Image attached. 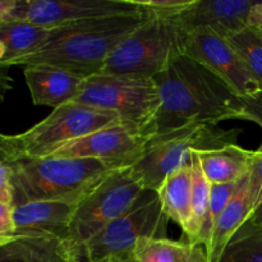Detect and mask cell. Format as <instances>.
<instances>
[{
  "label": "cell",
  "instance_id": "1",
  "mask_svg": "<svg viewBox=\"0 0 262 262\" xmlns=\"http://www.w3.org/2000/svg\"><path fill=\"white\" fill-rule=\"evenodd\" d=\"M154 79L160 95L155 135L193 123L219 124L223 120L237 119L241 112V97L184 54Z\"/></svg>",
  "mask_w": 262,
  "mask_h": 262
},
{
  "label": "cell",
  "instance_id": "2",
  "mask_svg": "<svg viewBox=\"0 0 262 262\" xmlns=\"http://www.w3.org/2000/svg\"><path fill=\"white\" fill-rule=\"evenodd\" d=\"M148 18L141 9L51 28L43 45L10 67H56L86 78L100 73L112 51Z\"/></svg>",
  "mask_w": 262,
  "mask_h": 262
},
{
  "label": "cell",
  "instance_id": "3",
  "mask_svg": "<svg viewBox=\"0 0 262 262\" xmlns=\"http://www.w3.org/2000/svg\"><path fill=\"white\" fill-rule=\"evenodd\" d=\"M13 207L31 201H81L118 166L87 158H20L10 164Z\"/></svg>",
  "mask_w": 262,
  "mask_h": 262
},
{
  "label": "cell",
  "instance_id": "4",
  "mask_svg": "<svg viewBox=\"0 0 262 262\" xmlns=\"http://www.w3.org/2000/svg\"><path fill=\"white\" fill-rule=\"evenodd\" d=\"M241 129H224L212 123H193L148 140L140 160L130 166L136 178L148 191H158L164 179L191 161L192 152L237 145Z\"/></svg>",
  "mask_w": 262,
  "mask_h": 262
},
{
  "label": "cell",
  "instance_id": "5",
  "mask_svg": "<svg viewBox=\"0 0 262 262\" xmlns=\"http://www.w3.org/2000/svg\"><path fill=\"white\" fill-rule=\"evenodd\" d=\"M73 102L112 113L145 135H155L160 95L154 77L96 73L84 78Z\"/></svg>",
  "mask_w": 262,
  "mask_h": 262
},
{
  "label": "cell",
  "instance_id": "6",
  "mask_svg": "<svg viewBox=\"0 0 262 262\" xmlns=\"http://www.w3.org/2000/svg\"><path fill=\"white\" fill-rule=\"evenodd\" d=\"M168 224L158 193L145 189L128 211L84 243L69 260L128 262L141 238H168Z\"/></svg>",
  "mask_w": 262,
  "mask_h": 262
},
{
  "label": "cell",
  "instance_id": "7",
  "mask_svg": "<svg viewBox=\"0 0 262 262\" xmlns=\"http://www.w3.org/2000/svg\"><path fill=\"white\" fill-rule=\"evenodd\" d=\"M186 33L176 20L148 18L112 51L100 73L155 77L183 55Z\"/></svg>",
  "mask_w": 262,
  "mask_h": 262
},
{
  "label": "cell",
  "instance_id": "8",
  "mask_svg": "<svg viewBox=\"0 0 262 262\" xmlns=\"http://www.w3.org/2000/svg\"><path fill=\"white\" fill-rule=\"evenodd\" d=\"M145 188L130 168H120L97 184L81 200L71 223L66 241L68 256L101 232L106 225L132 207Z\"/></svg>",
  "mask_w": 262,
  "mask_h": 262
},
{
  "label": "cell",
  "instance_id": "9",
  "mask_svg": "<svg viewBox=\"0 0 262 262\" xmlns=\"http://www.w3.org/2000/svg\"><path fill=\"white\" fill-rule=\"evenodd\" d=\"M120 120L112 113L69 102L26 132L14 135L22 158H46L61 146Z\"/></svg>",
  "mask_w": 262,
  "mask_h": 262
},
{
  "label": "cell",
  "instance_id": "10",
  "mask_svg": "<svg viewBox=\"0 0 262 262\" xmlns=\"http://www.w3.org/2000/svg\"><path fill=\"white\" fill-rule=\"evenodd\" d=\"M184 55L215 74L237 96H251L262 90L227 38L210 28L187 31Z\"/></svg>",
  "mask_w": 262,
  "mask_h": 262
},
{
  "label": "cell",
  "instance_id": "11",
  "mask_svg": "<svg viewBox=\"0 0 262 262\" xmlns=\"http://www.w3.org/2000/svg\"><path fill=\"white\" fill-rule=\"evenodd\" d=\"M141 10L133 0H15L4 19L45 28Z\"/></svg>",
  "mask_w": 262,
  "mask_h": 262
},
{
  "label": "cell",
  "instance_id": "12",
  "mask_svg": "<svg viewBox=\"0 0 262 262\" xmlns=\"http://www.w3.org/2000/svg\"><path fill=\"white\" fill-rule=\"evenodd\" d=\"M150 136L118 120L54 151L50 156L97 159L118 168H130L142 156Z\"/></svg>",
  "mask_w": 262,
  "mask_h": 262
},
{
  "label": "cell",
  "instance_id": "13",
  "mask_svg": "<svg viewBox=\"0 0 262 262\" xmlns=\"http://www.w3.org/2000/svg\"><path fill=\"white\" fill-rule=\"evenodd\" d=\"M262 192V147L253 154L247 176L241 181L237 191L217 219L212 233L207 256L209 262H216L229 241L251 219L257 207Z\"/></svg>",
  "mask_w": 262,
  "mask_h": 262
},
{
  "label": "cell",
  "instance_id": "14",
  "mask_svg": "<svg viewBox=\"0 0 262 262\" xmlns=\"http://www.w3.org/2000/svg\"><path fill=\"white\" fill-rule=\"evenodd\" d=\"M81 201H31L13 207L14 238H53L66 242Z\"/></svg>",
  "mask_w": 262,
  "mask_h": 262
},
{
  "label": "cell",
  "instance_id": "15",
  "mask_svg": "<svg viewBox=\"0 0 262 262\" xmlns=\"http://www.w3.org/2000/svg\"><path fill=\"white\" fill-rule=\"evenodd\" d=\"M252 0H193L176 22L186 31L210 28L222 36L235 33L250 26Z\"/></svg>",
  "mask_w": 262,
  "mask_h": 262
},
{
  "label": "cell",
  "instance_id": "16",
  "mask_svg": "<svg viewBox=\"0 0 262 262\" xmlns=\"http://www.w3.org/2000/svg\"><path fill=\"white\" fill-rule=\"evenodd\" d=\"M23 76L33 104L53 110L73 102L84 82L79 74L49 66L26 67Z\"/></svg>",
  "mask_w": 262,
  "mask_h": 262
},
{
  "label": "cell",
  "instance_id": "17",
  "mask_svg": "<svg viewBox=\"0 0 262 262\" xmlns=\"http://www.w3.org/2000/svg\"><path fill=\"white\" fill-rule=\"evenodd\" d=\"M163 211L169 220L182 228L187 241L193 243L194 224L192 211L191 161L169 174L156 191ZM194 245V243H193Z\"/></svg>",
  "mask_w": 262,
  "mask_h": 262
},
{
  "label": "cell",
  "instance_id": "18",
  "mask_svg": "<svg viewBox=\"0 0 262 262\" xmlns=\"http://www.w3.org/2000/svg\"><path fill=\"white\" fill-rule=\"evenodd\" d=\"M253 154L255 151L230 145L217 150L197 152V156L210 184H225L239 182L247 176Z\"/></svg>",
  "mask_w": 262,
  "mask_h": 262
},
{
  "label": "cell",
  "instance_id": "19",
  "mask_svg": "<svg viewBox=\"0 0 262 262\" xmlns=\"http://www.w3.org/2000/svg\"><path fill=\"white\" fill-rule=\"evenodd\" d=\"M133 257L137 262H209L204 246L169 238H141Z\"/></svg>",
  "mask_w": 262,
  "mask_h": 262
},
{
  "label": "cell",
  "instance_id": "20",
  "mask_svg": "<svg viewBox=\"0 0 262 262\" xmlns=\"http://www.w3.org/2000/svg\"><path fill=\"white\" fill-rule=\"evenodd\" d=\"M66 243L53 238H14L0 246V262H68Z\"/></svg>",
  "mask_w": 262,
  "mask_h": 262
},
{
  "label": "cell",
  "instance_id": "21",
  "mask_svg": "<svg viewBox=\"0 0 262 262\" xmlns=\"http://www.w3.org/2000/svg\"><path fill=\"white\" fill-rule=\"evenodd\" d=\"M51 28L40 27L22 20L3 19L0 22V41L7 53L0 67H8L17 59L32 53L46 42Z\"/></svg>",
  "mask_w": 262,
  "mask_h": 262
},
{
  "label": "cell",
  "instance_id": "22",
  "mask_svg": "<svg viewBox=\"0 0 262 262\" xmlns=\"http://www.w3.org/2000/svg\"><path fill=\"white\" fill-rule=\"evenodd\" d=\"M192 165V211L194 224V245H205L207 219L210 212V189L211 184L205 177L200 165L197 152L191 155Z\"/></svg>",
  "mask_w": 262,
  "mask_h": 262
},
{
  "label": "cell",
  "instance_id": "23",
  "mask_svg": "<svg viewBox=\"0 0 262 262\" xmlns=\"http://www.w3.org/2000/svg\"><path fill=\"white\" fill-rule=\"evenodd\" d=\"M216 262H262V228L247 222L229 241Z\"/></svg>",
  "mask_w": 262,
  "mask_h": 262
},
{
  "label": "cell",
  "instance_id": "24",
  "mask_svg": "<svg viewBox=\"0 0 262 262\" xmlns=\"http://www.w3.org/2000/svg\"><path fill=\"white\" fill-rule=\"evenodd\" d=\"M225 38L262 87V26H247Z\"/></svg>",
  "mask_w": 262,
  "mask_h": 262
},
{
  "label": "cell",
  "instance_id": "25",
  "mask_svg": "<svg viewBox=\"0 0 262 262\" xmlns=\"http://www.w3.org/2000/svg\"><path fill=\"white\" fill-rule=\"evenodd\" d=\"M239 182H234V183H225V184H211V189H210V212L209 219H207L206 225V233H205V250L206 252L209 251L210 245H211L212 233H214L215 224H216L217 219L224 211L225 206L228 202L230 201L234 192L237 191Z\"/></svg>",
  "mask_w": 262,
  "mask_h": 262
},
{
  "label": "cell",
  "instance_id": "26",
  "mask_svg": "<svg viewBox=\"0 0 262 262\" xmlns=\"http://www.w3.org/2000/svg\"><path fill=\"white\" fill-rule=\"evenodd\" d=\"M150 18L174 20L193 0H133Z\"/></svg>",
  "mask_w": 262,
  "mask_h": 262
},
{
  "label": "cell",
  "instance_id": "27",
  "mask_svg": "<svg viewBox=\"0 0 262 262\" xmlns=\"http://www.w3.org/2000/svg\"><path fill=\"white\" fill-rule=\"evenodd\" d=\"M237 119L253 122L262 128V90L251 96L241 97V112Z\"/></svg>",
  "mask_w": 262,
  "mask_h": 262
},
{
  "label": "cell",
  "instance_id": "28",
  "mask_svg": "<svg viewBox=\"0 0 262 262\" xmlns=\"http://www.w3.org/2000/svg\"><path fill=\"white\" fill-rule=\"evenodd\" d=\"M15 225L13 219V206L0 201V246L14 239Z\"/></svg>",
  "mask_w": 262,
  "mask_h": 262
},
{
  "label": "cell",
  "instance_id": "29",
  "mask_svg": "<svg viewBox=\"0 0 262 262\" xmlns=\"http://www.w3.org/2000/svg\"><path fill=\"white\" fill-rule=\"evenodd\" d=\"M14 192L12 183V169L8 164L0 161V201L13 206Z\"/></svg>",
  "mask_w": 262,
  "mask_h": 262
},
{
  "label": "cell",
  "instance_id": "30",
  "mask_svg": "<svg viewBox=\"0 0 262 262\" xmlns=\"http://www.w3.org/2000/svg\"><path fill=\"white\" fill-rule=\"evenodd\" d=\"M14 136H8L0 133V161L10 165L12 163L20 159Z\"/></svg>",
  "mask_w": 262,
  "mask_h": 262
},
{
  "label": "cell",
  "instance_id": "31",
  "mask_svg": "<svg viewBox=\"0 0 262 262\" xmlns=\"http://www.w3.org/2000/svg\"><path fill=\"white\" fill-rule=\"evenodd\" d=\"M13 89V78L8 67H0V104L4 101L8 92Z\"/></svg>",
  "mask_w": 262,
  "mask_h": 262
},
{
  "label": "cell",
  "instance_id": "32",
  "mask_svg": "<svg viewBox=\"0 0 262 262\" xmlns=\"http://www.w3.org/2000/svg\"><path fill=\"white\" fill-rule=\"evenodd\" d=\"M250 26H262V2H257L251 13Z\"/></svg>",
  "mask_w": 262,
  "mask_h": 262
},
{
  "label": "cell",
  "instance_id": "33",
  "mask_svg": "<svg viewBox=\"0 0 262 262\" xmlns=\"http://www.w3.org/2000/svg\"><path fill=\"white\" fill-rule=\"evenodd\" d=\"M260 147H262V143H261ZM248 222L253 223L255 225H258V227L262 228V192H261L260 202H258L257 207H256V210L253 211L252 216H251V219L248 220Z\"/></svg>",
  "mask_w": 262,
  "mask_h": 262
},
{
  "label": "cell",
  "instance_id": "34",
  "mask_svg": "<svg viewBox=\"0 0 262 262\" xmlns=\"http://www.w3.org/2000/svg\"><path fill=\"white\" fill-rule=\"evenodd\" d=\"M15 0H0V22L9 14L12 8L14 7Z\"/></svg>",
  "mask_w": 262,
  "mask_h": 262
},
{
  "label": "cell",
  "instance_id": "35",
  "mask_svg": "<svg viewBox=\"0 0 262 262\" xmlns=\"http://www.w3.org/2000/svg\"><path fill=\"white\" fill-rule=\"evenodd\" d=\"M5 53H7V49H5V45L2 42V41H0V61H2L3 59H4Z\"/></svg>",
  "mask_w": 262,
  "mask_h": 262
},
{
  "label": "cell",
  "instance_id": "36",
  "mask_svg": "<svg viewBox=\"0 0 262 262\" xmlns=\"http://www.w3.org/2000/svg\"><path fill=\"white\" fill-rule=\"evenodd\" d=\"M68 262H82V261H77V260H68Z\"/></svg>",
  "mask_w": 262,
  "mask_h": 262
},
{
  "label": "cell",
  "instance_id": "37",
  "mask_svg": "<svg viewBox=\"0 0 262 262\" xmlns=\"http://www.w3.org/2000/svg\"><path fill=\"white\" fill-rule=\"evenodd\" d=\"M129 262H137V261H136V260H135V257H133V258H132V260H130Z\"/></svg>",
  "mask_w": 262,
  "mask_h": 262
},
{
  "label": "cell",
  "instance_id": "38",
  "mask_svg": "<svg viewBox=\"0 0 262 262\" xmlns=\"http://www.w3.org/2000/svg\"><path fill=\"white\" fill-rule=\"evenodd\" d=\"M128 262H129V261H128Z\"/></svg>",
  "mask_w": 262,
  "mask_h": 262
}]
</instances>
